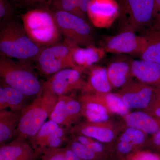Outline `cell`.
I'll return each mask as SVG.
<instances>
[{
	"mask_svg": "<svg viewBox=\"0 0 160 160\" xmlns=\"http://www.w3.org/2000/svg\"><path fill=\"white\" fill-rule=\"evenodd\" d=\"M0 76L1 82L30 98H36L42 92L44 82L39 78L31 61L1 56Z\"/></svg>",
	"mask_w": 160,
	"mask_h": 160,
	"instance_id": "obj_1",
	"label": "cell"
},
{
	"mask_svg": "<svg viewBox=\"0 0 160 160\" xmlns=\"http://www.w3.org/2000/svg\"><path fill=\"white\" fill-rule=\"evenodd\" d=\"M43 47L34 42L14 18L1 25V56L19 60L34 61Z\"/></svg>",
	"mask_w": 160,
	"mask_h": 160,
	"instance_id": "obj_2",
	"label": "cell"
},
{
	"mask_svg": "<svg viewBox=\"0 0 160 160\" xmlns=\"http://www.w3.org/2000/svg\"><path fill=\"white\" fill-rule=\"evenodd\" d=\"M58 98L50 92L43 90L22 111L14 138L27 141L36 134L50 116Z\"/></svg>",
	"mask_w": 160,
	"mask_h": 160,
	"instance_id": "obj_3",
	"label": "cell"
},
{
	"mask_svg": "<svg viewBox=\"0 0 160 160\" xmlns=\"http://www.w3.org/2000/svg\"><path fill=\"white\" fill-rule=\"evenodd\" d=\"M22 19L27 34L39 46L47 47L61 42L62 34L53 11L32 9L23 14Z\"/></svg>",
	"mask_w": 160,
	"mask_h": 160,
	"instance_id": "obj_4",
	"label": "cell"
},
{
	"mask_svg": "<svg viewBox=\"0 0 160 160\" xmlns=\"http://www.w3.org/2000/svg\"><path fill=\"white\" fill-rule=\"evenodd\" d=\"M77 45L65 39L63 42L43 47L34 61L36 69L45 76H50L63 69H74L72 53Z\"/></svg>",
	"mask_w": 160,
	"mask_h": 160,
	"instance_id": "obj_5",
	"label": "cell"
},
{
	"mask_svg": "<svg viewBox=\"0 0 160 160\" xmlns=\"http://www.w3.org/2000/svg\"><path fill=\"white\" fill-rule=\"evenodd\" d=\"M155 0H118L121 31L136 32L152 24Z\"/></svg>",
	"mask_w": 160,
	"mask_h": 160,
	"instance_id": "obj_6",
	"label": "cell"
},
{
	"mask_svg": "<svg viewBox=\"0 0 160 160\" xmlns=\"http://www.w3.org/2000/svg\"><path fill=\"white\" fill-rule=\"evenodd\" d=\"M62 35L81 46L94 45L92 27L87 20L62 11H53Z\"/></svg>",
	"mask_w": 160,
	"mask_h": 160,
	"instance_id": "obj_7",
	"label": "cell"
},
{
	"mask_svg": "<svg viewBox=\"0 0 160 160\" xmlns=\"http://www.w3.org/2000/svg\"><path fill=\"white\" fill-rule=\"evenodd\" d=\"M127 126L122 120L109 119L102 122H80L69 129L70 134L89 137L105 144L112 143Z\"/></svg>",
	"mask_w": 160,
	"mask_h": 160,
	"instance_id": "obj_8",
	"label": "cell"
},
{
	"mask_svg": "<svg viewBox=\"0 0 160 160\" xmlns=\"http://www.w3.org/2000/svg\"><path fill=\"white\" fill-rule=\"evenodd\" d=\"M101 47L106 52L131 54L139 56L146 47L147 40L134 32L122 31L114 36H106L101 41Z\"/></svg>",
	"mask_w": 160,
	"mask_h": 160,
	"instance_id": "obj_9",
	"label": "cell"
},
{
	"mask_svg": "<svg viewBox=\"0 0 160 160\" xmlns=\"http://www.w3.org/2000/svg\"><path fill=\"white\" fill-rule=\"evenodd\" d=\"M149 137L139 129L126 127L112 143L108 144L110 158H122L134 152L146 149Z\"/></svg>",
	"mask_w": 160,
	"mask_h": 160,
	"instance_id": "obj_10",
	"label": "cell"
},
{
	"mask_svg": "<svg viewBox=\"0 0 160 160\" xmlns=\"http://www.w3.org/2000/svg\"><path fill=\"white\" fill-rule=\"evenodd\" d=\"M82 72L74 68H68L50 76L43 84V90L58 96L67 95L69 92L82 91L86 81Z\"/></svg>",
	"mask_w": 160,
	"mask_h": 160,
	"instance_id": "obj_11",
	"label": "cell"
},
{
	"mask_svg": "<svg viewBox=\"0 0 160 160\" xmlns=\"http://www.w3.org/2000/svg\"><path fill=\"white\" fill-rule=\"evenodd\" d=\"M159 91L138 80H133L117 92L129 109L143 110L150 105Z\"/></svg>",
	"mask_w": 160,
	"mask_h": 160,
	"instance_id": "obj_12",
	"label": "cell"
},
{
	"mask_svg": "<svg viewBox=\"0 0 160 160\" xmlns=\"http://www.w3.org/2000/svg\"><path fill=\"white\" fill-rule=\"evenodd\" d=\"M119 15V5L116 0H91L87 12L92 26L100 29L110 27Z\"/></svg>",
	"mask_w": 160,
	"mask_h": 160,
	"instance_id": "obj_13",
	"label": "cell"
},
{
	"mask_svg": "<svg viewBox=\"0 0 160 160\" xmlns=\"http://www.w3.org/2000/svg\"><path fill=\"white\" fill-rule=\"evenodd\" d=\"M108 64L106 69L112 89H121L133 80L132 69V60L124 55L119 54Z\"/></svg>",
	"mask_w": 160,
	"mask_h": 160,
	"instance_id": "obj_14",
	"label": "cell"
},
{
	"mask_svg": "<svg viewBox=\"0 0 160 160\" xmlns=\"http://www.w3.org/2000/svg\"><path fill=\"white\" fill-rule=\"evenodd\" d=\"M78 99L81 103L83 117L86 121L104 122L112 117L97 94L82 93Z\"/></svg>",
	"mask_w": 160,
	"mask_h": 160,
	"instance_id": "obj_15",
	"label": "cell"
},
{
	"mask_svg": "<svg viewBox=\"0 0 160 160\" xmlns=\"http://www.w3.org/2000/svg\"><path fill=\"white\" fill-rule=\"evenodd\" d=\"M88 76L81 92L82 94H106L112 92V87L106 68L98 65L92 66L88 70Z\"/></svg>",
	"mask_w": 160,
	"mask_h": 160,
	"instance_id": "obj_16",
	"label": "cell"
},
{
	"mask_svg": "<svg viewBox=\"0 0 160 160\" xmlns=\"http://www.w3.org/2000/svg\"><path fill=\"white\" fill-rule=\"evenodd\" d=\"M107 52L102 47L94 45L86 47L77 45L72 53V61L74 69L82 73L87 72L92 66L95 65L105 57Z\"/></svg>",
	"mask_w": 160,
	"mask_h": 160,
	"instance_id": "obj_17",
	"label": "cell"
},
{
	"mask_svg": "<svg viewBox=\"0 0 160 160\" xmlns=\"http://www.w3.org/2000/svg\"><path fill=\"white\" fill-rule=\"evenodd\" d=\"M132 69L134 78L160 90V64L142 59L132 60Z\"/></svg>",
	"mask_w": 160,
	"mask_h": 160,
	"instance_id": "obj_18",
	"label": "cell"
},
{
	"mask_svg": "<svg viewBox=\"0 0 160 160\" xmlns=\"http://www.w3.org/2000/svg\"><path fill=\"white\" fill-rule=\"evenodd\" d=\"M121 120L127 127L139 129L148 135L154 134L160 130V118L143 110L132 111Z\"/></svg>",
	"mask_w": 160,
	"mask_h": 160,
	"instance_id": "obj_19",
	"label": "cell"
},
{
	"mask_svg": "<svg viewBox=\"0 0 160 160\" xmlns=\"http://www.w3.org/2000/svg\"><path fill=\"white\" fill-rule=\"evenodd\" d=\"M35 152L26 140L15 139L1 146L0 160H37Z\"/></svg>",
	"mask_w": 160,
	"mask_h": 160,
	"instance_id": "obj_20",
	"label": "cell"
},
{
	"mask_svg": "<svg viewBox=\"0 0 160 160\" xmlns=\"http://www.w3.org/2000/svg\"><path fill=\"white\" fill-rule=\"evenodd\" d=\"M30 98L17 89L1 82L0 87V110L7 109L22 111L29 104Z\"/></svg>",
	"mask_w": 160,
	"mask_h": 160,
	"instance_id": "obj_21",
	"label": "cell"
},
{
	"mask_svg": "<svg viewBox=\"0 0 160 160\" xmlns=\"http://www.w3.org/2000/svg\"><path fill=\"white\" fill-rule=\"evenodd\" d=\"M22 111L0 110V145L7 143L14 138Z\"/></svg>",
	"mask_w": 160,
	"mask_h": 160,
	"instance_id": "obj_22",
	"label": "cell"
},
{
	"mask_svg": "<svg viewBox=\"0 0 160 160\" xmlns=\"http://www.w3.org/2000/svg\"><path fill=\"white\" fill-rule=\"evenodd\" d=\"M147 43L139 56L141 59L160 64V28H149L143 35Z\"/></svg>",
	"mask_w": 160,
	"mask_h": 160,
	"instance_id": "obj_23",
	"label": "cell"
},
{
	"mask_svg": "<svg viewBox=\"0 0 160 160\" xmlns=\"http://www.w3.org/2000/svg\"><path fill=\"white\" fill-rule=\"evenodd\" d=\"M60 126L55 122L49 120L41 127L36 134L29 139V143L34 150L37 158L42 154L45 149L46 141Z\"/></svg>",
	"mask_w": 160,
	"mask_h": 160,
	"instance_id": "obj_24",
	"label": "cell"
},
{
	"mask_svg": "<svg viewBox=\"0 0 160 160\" xmlns=\"http://www.w3.org/2000/svg\"><path fill=\"white\" fill-rule=\"evenodd\" d=\"M99 94L104 105L112 116L115 115L122 118L132 112L117 92Z\"/></svg>",
	"mask_w": 160,
	"mask_h": 160,
	"instance_id": "obj_25",
	"label": "cell"
},
{
	"mask_svg": "<svg viewBox=\"0 0 160 160\" xmlns=\"http://www.w3.org/2000/svg\"><path fill=\"white\" fill-rule=\"evenodd\" d=\"M69 95L58 97L57 102L52 112L49 120L55 122L60 126L70 129L72 126L68 121L67 112V102Z\"/></svg>",
	"mask_w": 160,
	"mask_h": 160,
	"instance_id": "obj_26",
	"label": "cell"
},
{
	"mask_svg": "<svg viewBox=\"0 0 160 160\" xmlns=\"http://www.w3.org/2000/svg\"><path fill=\"white\" fill-rule=\"evenodd\" d=\"M75 153L82 160H108L102 156L92 151L72 136L67 143Z\"/></svg>",
	"mask_w": 160,
	"mask_h": 160,
	"instance_id": "obj_27",
	"label": "cell"
},
{
	"mask_svg": "<svg viewBox=\"0 0 160 160\" xmlns=\"http://www.w3.org/2000/svg\"><path fill=\"white\" fill-rule=\"evenodd\" d=\"M71 135L92 151L108 160L110 158V152L108 144L82 135L71 134Z\"/></svg>",
	"mask_w": 160,
	"mask_h": 160,
	"instance_id": "obj_28",
	"label": "cell"
},
{
	"mask_svg": "<svg viewBox=\"0 0 160 160\" xmlns=\"http://www.w3.org/2000/svg\"><path fill=\"white\" fill-rule=\"evenodd\" d=\"M52 8L53 11H64L87 19L86 15L81 10L77 0H53Z\"/></svg>",
	"mask_w": 160,
	"mask_h": 160,
	"instance_id": "obj_29",
	"label": "cell"
},
{
	"mask_svg": "<svg viewBox=\"0 0 160 160\" xmlns=\"http://www.w3.org/2000/svg\"><path fill=\"white\" fill-rule=\"evenodd\" d=\"M67 112L68 121L72 127L79 123L81 118L83 117L81 103L73 95L68 96Z\"/></svg>",
	"mask_w": 160,
	"mask_h": 160,
	"instance_id": "obj_30",
	"label": "cell"
},
{
	"mask_svg": "<svg viewBox=\"0 0 160 160\" xmlns=\"http://www.w3.org/2000/svg\"><path fill=\"white\" fill-rule=\"evenodd\" d=\"M121 160H160V155L147 149L138 150L130 153Z\"/></svg>",
	"mask_w": 160,
	"mask_h": 160,
	"instance_id": "obj_31",
	"label": "cell"
},
{
	"mask_svg": "<svg viewBox=\"0 0 160 160\" xmlns=\"http://www.w3.org/2000/svg\"><path fill=\"white\" fill-rule=\"evenodd\" d=\"M14 8L9 0H0L1 25L13 18Z\"/></svg>",
	"mask_w": 160,
	"mask_h": 160,
	"instance_id": "obj_32",
	"label": "cell"
},
{
	"mask_svg": "<svg viewBox=\"0 0 160 160\" xmlns=\"http://www.w3.org/2000/svg\"><path fill=\"white\" fill-rule=\"evenodd\" d=\"M42 160H66L63 147L46 148L42 154Z\"/></svg>",
	"mask_w": 160,
	"mask_h": 160,
	"instance_id": "obj_33",
	"label": "cell"
},
{
	"mask_svg": "<svg viewBox=\"0 0 160 160\" xmlns=\"http://www.w3.org/2000/svg\"><path fill=\"white\" fill-rule=\"evenodd\" d=\"M145 149L160 155V130L149 136Z\"/></svg>",
	"mask_w": 160,
	"mask_h": 160,
	"instance_id": "obj_34",
	"label": "cell"
},
{
	"mask_svg": "<svg viewBox=\"0 0 160 160\" xmlns=\"http://www.w3.org/2000/svg\"><path fill=\"white\" fill-rule=\"evenodd\" d=\"M158 93L150 105L143 111L153 116L160 118V102L158 99Z\"/></svg>",
	"mask_w": 160,
	"mask_h": 160,
	"instance_id": "obj_35",
	"label": "cell"
},
{
	"mask_svg": "<svg viewBox=\"0 0 160 160\" xmlns=\"http://www.w3.org/2000/svg\"><path fill=\"white\" fill-rule=\"evenodd\" d=\"M160 28V0H155V2L153 22L149 28Z\"/></svg>",
	"mask_w": 160,
	"mask_h": 160,
	"instance_id": "obj_36",
	"label": "cell"
},
{
	"mask_svg": "<svg viewBox=\"0 0 160 160\" xmlns=\"http://www.w3.org/2000/svg\"><path fill=\"white\" fill-rule=\"evenodd\" d=\"M63 149L66 155V160H82L67 145L65 147H63Z\"/></svg>",
	"mask_w": 160,
	"mask_h": 160,
	"instance_id": "obj_37",
	"label": "cell"
},
{
	"mask_svg": "<svg viewBox=\"0 0 160 160\" xmlns=\"http://www.w3.org/2000/svg\"><path fill=\"white\" fill-rule=\"evenodd\" d=\"M91 0H77L81 10L87 15V10Z\"/></svg>",
	"mask_w": 160,
	"mask_h": 160,
	"instance_id": "obj_38",
	"label": "cell"
},
{
	"mask_svg": "<svg viewBox=\"0 0 160 160\" xmlns=\"http://www.w3.org/2000/svg\"><path fill=\"white\" fill-rule=\"evenodd\" d=\"M24 4L27 6H33L38 4H43L48 0H21Z\"/></svg>",
	"mask_w": 160,
	"mask_h": 160,
	"instance_id": "obj_39",
	"label": "cell"
},
{
	"mask_svg": "<svg viewBox=\"0 0 160 160\" xmlns=\"http://www.w3.org/2000/svg\"><path fill=\"white\" fill-rule=\"evenodd\" d=\"M109 160H121L120 159L110 158Z\"/></svg>",
	"mask_w": 160,
	"mask_h": 160,
	"instance_id": "obj_40",
	"label": "cell"
}]
</instances>
